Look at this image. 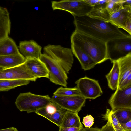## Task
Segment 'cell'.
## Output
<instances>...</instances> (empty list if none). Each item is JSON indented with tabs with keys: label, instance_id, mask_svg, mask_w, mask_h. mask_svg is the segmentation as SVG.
Wrapping results in <instances>:
<instances>
[{
	"label": "cell",
	"instance_id": "6da1fadb",
	"mask_svg": "<svg viewBox=\"0 0 131 131\" xmlns=\"http://www.w3.org/2000/svg\"><path fill=\"white\" fill-rule=\"evenodd\" d=\"M75 30L106 42L111 39L127 36L110 22H106L87 15L74 16Z\"/></svg>",
	"mask_w": 131,
	"mask_h": 131
},
{
	"label": "cell",
	"instance_id": "7a4b0ae2",
	"mask_svg": "<svg viewBox=\"0 0 131 131\" xmlns=\"http://www.w3.org/2000/svg\"><path fill=\"white\" fill-rule=\"evenodd\" d=\"M71 41V44L87 54L97 64L108 60L106 42L76 30Z\"/></svg>",
	"mask_w": 131,
	"mask_h": 131
},
{
	"label": "cell",
	"instance_id": "3957f363",
	"mask_svg": "<svg viewBox=\"0 0 131 131\" xmlns=\"http://www.w3.org/2000/svg\"><path fill=\"white\" fill-rule=\"evenodd\" d=\"M51 102V98L48 95H38L29 92L20 93L15 103L20 111H25L29 113H35L37 110L44 107Z\"/></svg>",
	"mask_w": 131,
	"mask_h": 131
},
{
	"label": "cell",
	"instance_id": "277c9868",
	"mask_svg": "<svg viewBox=\"0 0 131 131\" xmlns=\"http://www.w3.org/2000/svg\"><path fill=\"white\" fill-rule=\"evenodd\" d=\"M106 46L107 59L113 63L131 53V35L109 40Z\"/></svg>",
	"mask_w": 131,
	"mask_h": 131
},
{
	"label": "cell",
	"instance_id": "5b68a950",
	"mask_svg": "<svg viewBox=\"0 0 131 131\" xmlns=\"http://www.w3.org/2000/svg\"><path fill=\"white\" fill-rule=\"evenodd\" d=\"M44 54L47 55L59 63L67 74H68L74 61L71 49L60 45H48L44 47Z\"/></svg>",
	"mask_w": 131,
	"mask_h": 131
},
{
	"label": "cell",
	"instance_id": "8992f818",
	"mask_svg": "<svg viewBox=\"0 0 131 131\" xmlns=\"http://www.w3.org/2000/svg\"><path fill=\"white\" fill-rule=\"evenodd\" d=\"M52 7L54 10L59 9L66 11L71 13L74 17L87 15L93 7L83 0L53 1L52 2Z\"/></svg>",
	"mask_w": 131,
	"mask_h": 131
},
{
	"label": "cell",
	"instance_id": "52a82bcc",
	"mask_svg": "<svg viewBox=\"0 0 131 131\" xmlns=\"http://www.w3.org/2000/svg\"><path fill=\"white\" fill-rule=\"evenodd\" d=\"M40 59L45 64L49 72V79L56 85L66 87L68 79L64 69L57 62L44 54H41Z\"/></svg>",
	"mask_w": 131,
	"mask_h": 131
},
{
	"label": "cell",
	"instance_id": "ba28073f",
	"mask_svg": "<svg viewBox=\"0 0 131 131\" xmlns=\"http://www.w3.org/2000/svg\"><path fill=\"white\" fill-rule=\"evenodd\" d=\"M75 83L81 95L86 99H94L103 94L98 80L85 77L77 80Z\"/></svg>",
	"mask_w": 131,
	"mask_h": 131
},
{
	"label": "cell",
	"instance_id": "9c48e42d",
	"mask_svg": "<svg viewBox=\"0 0 131 131\" xmlns=\"http://www.w3.org/2000/svg\"><path fill=\"white\" fill-rule=\"evenodd\" d=\"M86 99L81 95L63 96L53 95L51 101L67 111L78 113L85 105Z\"/></svg>",
	"mask_w": 131,
	"mask_h": 131
},
{
	"label": "cell",
	"instance_id": "30bf717a",
	"mask_svg": "<svg viewBox=\"0 0 131 131\" xmlns=\"http://www.w3.org/2000/svg\"><path fill=\"white\" fill-rule=\"evenodd\" d=\"M112 110L131 109V86L123 89H117L108 100Z\"/></svg>",
	"mask_w": 131,
	"mask_h": 131
},
{
	"label": "cell",
	"instance_id": "8fae6325",
	"mask_svg": "<svg viewBox=\"0 0 131 131\" xmlns=\"http://www.w3.org/2000/svg\"><path fill=\"white\" fill-rule=\"evenodd\" d=\"M37 79L28 68L25 63L18 66L0 71V79H23L35 81Z\"/></svg>",
	"mask_w": 131,
	"mask_h": 131
},
{
	"label": "cell",
	"instance_id": "7c38bea8",
	"mask_svg": "<svg viewBox=\"0 0 131 131\" xmlns=\"http://www.w3.org/2000/svg\"><path fill=\"white\" fill-rule=\"evenodd\" d=\"M67 111L51 101L44 107L37 110L35 113L45 117L60 127Z\"/></svg>",
	"mask_w": 131,
	"mask_h": 131
},
{
	"label": "cell",
	"instance_id": "4fadbf2b",
	"mask_svg": "<svg viewBox=\"0 0 131 131\" xmlns=\"http://www.w3.org/2000/svg\"><path fill=\"white\" fill-rule=\"evenodd\" d=\"M19 48L21 54L26 59H39L41 54V47L32 40L20 42Z\"/></svg>",
	"mask_w": 131,
	"mask_h": 131
},
{
	"label": "cell",
	"instance_id": "5bb4252c",
	"mask_svg": "<svg viewBox=\"0 0 131 131\" xmlns=\"http://www.w3.org/2000/svg\"><path fill=\"white\" fill-rule=\"evenodd\" d=\"M26 66L37 79L46 78L49 79V72L45 64L39 59H26Z\"/></svg>",
	"mask_w": 131,
	"mask_h": 131
},
{
	"label": "cell",
	"instance_id": "9a60e30c",
	"mask_svg": "<svg viewBox=\"0 0 131 131\" xmlns=\"http://www.w3.org/2000/svg\"><path fill=\"white\" fill-rule=\"evenodd\" d=\"M108 0H99L87 15L106 22H110V15L106 7Z\"/></svg>",
	"mask_w": 131,
	"mask_h": 131
},
{
	"label": "cell",
	"instance_id": "2e32d148",
	"mask_svg": "<svg viewBox=\"0 0 131 131\" xmlns=\"http://www.w3.org/2000/svg\"><path fill=\"white\" fill-rule=\"evenodd\" d=\"M71 44L72 53L78 60L82 69L85 71L88 70L93 68L97 64L87 54L80 48L74 45Z\"/></svg>",
	"mask_w": 131,
	"mask_h": 131
},
{
	"label": "cell",
	"instance_id": "e0dca14e",
	"mask_svg": "<svg viewBox=\"0 0 131 131\" xmlns=\"http://www.w3.org/2000/svg\"><path fill=\"white\" fill-rule=\"evenodd\" d=\"M26 59L20 53L5 56H0V67L3 69L15 67L24 63Z\"/></svg>",
	"mask_w": 131,
	"mask_h": 131
},
{
	"label": "cell",
	"instance_id": "ac0fdd59",
	"mask_svg": "<svg viewBox=\"0 0 131 131\" xmlns=\"http://www.w3.org/2000/svg\"><path fill=\"white\" fill-rule=\"evenodd\" d=\"M10 28L9 13L6 8L0 6V41L8 36Z\"/></svg>",
	"mask_w": 131,
	"mask_h": 131
},
{
	"label": "cell",
	"instance_id": "d6986e66",
	"mask_svg": "<svg viewBox=\"0 0 131 131\" xmlns=\"http://www.w3.org/2000/svg\"><path fill=\"white\" fill-rule=\"evenodd\" d=\"M117 61L119 70V86L125 79L131 74V53Z\"/></svg>",
	"mask_w": 131,
	"mask_h": 131
},
{
	"label": "cell",
	"instance_id": "ffe728a7",
	"mask_svg": "<svg viewBox=\"0 0 131 131\" xmlns=\"http://www.w3.org/2000/svg\"><path fill=\"white\" fill-rule=\"evenodd\" d=\"M20 53L15 43L9 36L0 41V56L14 55Z\"/></svg>",
	"mask_w": 131,
	"mask_h": 131
},
{
	"label": "cell",
	"instance_id": "44dd1931",
	"mask_svg": "<svg viewBox=\"0 0 131 131\" xmlns=\"http://www.w3.org/2000/svg\"><path fill=\"white\" fill-rule=\"evenodd\" d=\"M71 127L83 128V126L78 113L67 111L62 119L60 127Z\"/></svg>",
	"mask_w": 131,
	"mask_h": 131
},
{
	"label": "cell",
	"instance_id": "7402d4cb",
	"mask_svg": "<svg viewBox=\"0 0 131 131\" xmlns=\"http://www.w3.org/2000/svg\"><path fill=\"white\" fill-rule=\"evenodd\" d=\"M113 67L109 72L105 76L109 87L112 90L117 89L119 85V70L117 61L113 62Z\"/></svg>",
	"mask_w": 131,
	"mask_h": 131
},
{
	"label": "cell",
	"instance_id": "603a6c76",
	"mask_svg": "<svg viewBox=\"0 0 131 131\" xmlns=\"http://www.w3.org/2000/svg\"><path fill=\"white\" fill-rule=\"evenodd\" d=\"M131 15V10L123 8L110 15V22L118 28H122L128 16Z\"/></svg>",
	"mask_w": 131,
	"mask_h": 131
},
{
	"label": "cell",
	"instance_id": "cb8c5ba5",
	"mask_svg": "<svg viewBox=\"0 0 131 131\" xmlns=\"http://www.w3.org/2000/svg\"><path fill=\"white\" fill-rule=\"evenodd\" d=\"M30 82L26 80L0 79V91H7L18 86L27 85Z\"/></svg>",
	"mask_w": 131,
	"mask_h": 131
},
{
	"label": "cell",
	"instance_id": "d4e9b609",
	"mask_svg": "<svg viewBox=\"0 0 131 131\" xmlns=\"http://www.w3.org/2000/svg\"><path fill=\"white\" fill-rule=\"evenodd\" d=\"M102 115L105 120H108L110 122L115 131H124L112 110L107 109L106 113Z\"/></svg>",
	"mask_w": 131,
	"mask_h": 131
},
{
	"label": "cell",
	"instance_id": "484cf974",
	"mask_svg": "<svg viewBox=\"0 0 131 131\" xmlns=\"http://www.w3.org/2000/svg\"><path fill=\"white\" fill-rule=\"evenodd\" d=\"M113 111L120 124L131 120V109H120Z\"/></svg>",
	"mask_w": 131,
	"mask_h": 131
},
{
	"label": "cell",
	"instance_id": "4316f807",
	"mask_svg": "<svg viewBox=\"0 0 131 131\" xmlns=\"http://www.w3.org/2000/svg\"><path fill=\"white\" fill-rule=\"evenodd\" d=\"M53 95L63 96L81 95L76 86L72 88L61 87L58 88L53 93Z\"/></svg>",
	"mask_w": 131,
	"mask_h": 131
},
{
	"label": "cell",
	"instance_id": "83f0119b",
	"mask_svg": "<svg viewBox=\"0 0 131 131\" xmlns=\"http://www.w3.org/2000/svg\"><path fill=\"white\" fill-rule=\"evenodd\" d=\"M124 0H108L107 3L106 7L111 14L122 9L123 2Z\"/></svg>",
	"mask_w": 131,
	"mask_h": 131
},
{
	"label": "cell",
	"instance_id": "f1b7e54d",
	"mask_svg": "<svg viewBox=\"0 0 131 131\" xmlns=\"http://www.w3.org/2000/svg\"><path fill=\"white\" fill-rule=\"evenodd\" d=\"M82 123L85 128H90L94 123V118L91 115H87L83 117Z\"/></svg>",
	"mask_w": 131,
	"mask_h": 131
},
{
	"label": "cell",
	"instance_id": "f546056e",
	"mask_svg": "<svg viewBox=\"0 0 131 131\" xmlns=\"http://www.w3.org/2000/svg\"><path fill=\"white\" fill-rule=\"evenodd\" d=\"M122 28L131 35V15L128 17Z\"/></svg>",
	"mask_w": 131,
	"mask_h": 131
},
{
	"label": "cell",
	"instance_id": "4dcf8cb0",
	"mask_svg": "<svg viewBox=\"0 0 131 131\" xmlns=\"http://www.w3.org/2000/svg\"><path fill=\"white\" fill-rule=\"evenodd\" d=\"M131 86V74L125 79L119 85L118 89H123Z\"/></svg>",
	"mask_w": 131,
	"mask_h": 131
},
{
	"label": "cell",
	"instance_id": "1f68e13d",
	"mask_svg": "<svg viewBox=\"0 0 131 131\" xmlns=\"http://www.w3.org/2000/svg\"><path fill=\"white\" fill-rule=\"evenodd\" d=\"M107 120L106 124L101 128V131H115L111 123L108 120Z\"/></svg>",
	"mask_w": 131,
	"mask_h": 131
},
{
	"label": "cell",
	"instance_id": "d6a6232c",
	"mask_svg": "<svg viewBox=\"0 0 131 131\" xmlns=\"http://www.w3.org/2000/svg\"><path fill=\"white\" fill-rule=\"evenodd\" d=\"M59 131H83V128L71 127L65 128L59 127Z\"/></svg>",
	"mask_w": 131,
	"mask_h": 131
},
{
	"label": "cell",
	"instance_id": "836d02e7",
	"mask_svg": "<svg viewBox=\"0 0 131 131\" xmlns=\"http://www.w3.org/2000/svg\"><path fill=\"white\" fill-rule=\"evenodd\" d=\"M120 124L124 131H131V120L126 123Z\"/></svg>",
	"mask_w": 131,
	"mask_h": 131
},
{
	"label": "cell",
	"instance_id": "e575fe53",
	"mask_svg": "<svg viewBox=\"0 0 131 131\" xmlns=\"http://www.w3.org/2000/svg\"><path fill=\"white\" fill-rule=\"evenodd\" d=\"M122 5L123 8L131 10V0H124Z\"/></svg>",
	"mask_w": 131,
	"mask_h": 131
},
{
	"label": "cell",
	"instance_id": "d590c367",
	"mask_svg": "<svg viewBox=\"0 0 131 131\" xmlns=\"http://www.w3.org/2000/svg\"><path fill=\"white\" fill-rule=\"evenodd\" d=\"M86 3L91 6L93 7L99 2V0H83Z\"/></svg>",
	"mask_w": 131,
	"mask_h": 131
},
{
	"label": "cell",
	"instance_id": "8d00e7d4",
	"mask_svg": "<svg viewBox=\"0 0 131 131\" xmlns=\"http://www.w3.org/2000/svg\"><path fill=\"white\" fill-rule=\"evenodd\" d=\"M83 131H101V128L97 127L83 128Z\"/></svg>",
	"mask_w": 131,
	"mask_h": 131
},
{
	"label": "cell",
	"instance_id": "74e56055",
	"mask_svg": "<svg viewBox=\"0 0 131 131\" xmlns=\"http://www.w3.org/2000/svg\"><path fill=\"white\" fill-rule=\"evenodd\" d=\"M0 131H18L17 129L14 127L0 129Z\"/></svg>",
	"mask_w": 131,
	"mask_h": 131
},
{
	"label": "cell",
	"instance_id": "f35d334b",
	"mask_svg": "<svg viewBox=\"0 0 131 131\" xmlns=\"http://www.w3.org/2000/svg\"><path fill=\"white\" fill-rule=\"evenodd\" d=\"M3 69L2 68L0 67V71H1Z\"/></svg>",
	"mask_w": 131,
	"mask_h": 131
}]
</instances>
